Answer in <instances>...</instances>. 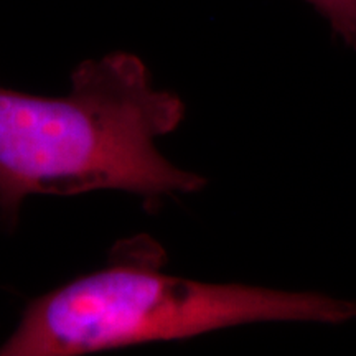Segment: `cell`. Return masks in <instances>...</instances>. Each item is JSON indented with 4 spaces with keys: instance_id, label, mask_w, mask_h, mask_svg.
Instances as JSON below:
<instances>
[{
    "instance_id": "obj_2",
    "label": "cell",
    "mask_w": 356,
    "mask_h": 356,
    "mask_svg": "<svg viewBox=\"0 0 356 356\" xmlns=\"http://www.w3.org/2000/svg\"><path fill=\"white\" fill-rule=\"evenodd\" d=\"M149 236L114 249L109 264L30 302L0 356H79L195 338L261 322L340 325L356 304L315 292L208 284L168 275Z\"/></svg>"
},
{
    "instance_id": "obj_3",
    "label": "cell",
    "mask_w": 356,
    "mask_h": 356,
    "mask_svg": "<svg viewBox=\"0 0 356 356\" xmlns=\"http://www.w3.org/2000/svg\"><path fill=\"white\" fill-rule=\"evenodd\" d=\"M348 47L356 48V0H307Z\"/></svg>"
},
{
    "instance_id": "obj_1",
    "label": "cell",
    "mask_w": 356,
    "mask_h": 356,
    "mask_svg": "<svg viewBox=\"0 0 356 356\" xmlns=\"http://www.w3.org/2000/svg\"><path fill=\"white\" fill-rule=\"evenodd\" d=\"M185 118L175 92L154 86L144 61L115 51L84 60L65 96L0 86V213L15 221L32 195L114 190L157 200L207 184L160 154L155 142Z\"/></svg>"
}]
</instances>
